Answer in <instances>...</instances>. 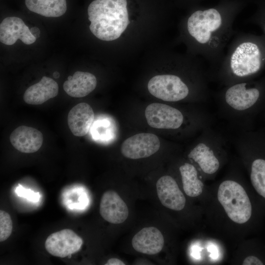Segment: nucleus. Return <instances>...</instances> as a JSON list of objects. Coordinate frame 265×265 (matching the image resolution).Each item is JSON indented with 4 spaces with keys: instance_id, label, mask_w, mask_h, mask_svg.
<instances>
[{
    "instance_id": "2",
    "label": "nucleus",
    "mask_w": 265,
    "mask_h": 265,
    "mask_svg": "<svg viewBox=\"0 0 265 265\" xmlns=\"http://www.w3.org/2000/svg\"><path fill=\"white\" fill-rule=\"evenodd\" d=\"M227 50L218 66L219 76L231 85L257 73L264 62L260 44L251 36L236 33L228 44Z\"/></svg>"
},
{
    "instance_id": "14",
    "label": "nucleus",
    "mask_w": 265,
    "mask_h": 265,
    "mask_svg": "<svg viewBox=\"0 0 265 265\" xmlns=\"http://www.w3.org/2000/svg\"><path fill=\"white\" fill-rule=\"evenodd\" d=\"M164 243L162 234L154 227L142 229L132 240V246L136 251L147 255H155L160 252Z\"/></svg>"
},
{
    "instance_id": "7",
    "label": "nucleus",
    "mask_w": 265,
    "mask_h": 265,
    "mask_svg": "<svg viewBox=\"0 0 265 265\" xmlns=\"http://www.w3.org/2000/svg\"><path fill=\"white\" fill-rule=\"evenodd\" d=\"M160 147L158 137L151 133H140L123 141L121 147L122 155L126 158L136 159L149 157Z\"/></svg>"
},
{
    "instance_id": "18",
    "label": "nucleus",
    "mask_w": 265,
    "mask_h": 265,
    "mask_svg": "<svg viewBox=\"0 0 265 265\" xmlns=\"http://www.w3.org/2000/svg\"><path fill=\"white\" fill-rule=\"evenodd\" d=\"M188 158L197 162L205 173L212 174L219 167V162L213 152L205 143L197 144L188 154Z\"/></svg>"
},
{
    "instance_id": "9",
    "label": "nucleus",
    "mask_w": 265,
    "mask_h": 265,
    "mask_svg": "<svg viewBox=\"0 0 265 265\" xmlns=\"http://www.w3.org/2000/svg\"><path fill=\"white\" fill-rule=\"evenodd\" d=\"M243 81L230 85L224 92L226 103L233 109L242 111L253 106L258 100L260 93L256 87H251Z\"/></svg>"
},
{
    "instance_id": "25",
    "label": "nucleus",
    "mask_w": 265,
    "mask_h": 265,
    "mask_svg": "<svg viewBox=\"0 0 265 265\" xmlns=\"http://www.w3.org/2000/svg\"><path fill=\"white\" fill-rule=\"evenodd\" d=\"M263 262L257 257L249 256L245 258L243 261V265H263Z\"/></svg>"
},
{
    "instance_id": "20",
    "label": "nucleus",
    "mask_w": 265,
    "mask_h": 265,
    "mask_svg": "<svg viewBox=\"0 0 265 265\" xmlns=\"http://www.w3.org/2000/svg\"><path fill=\"white\" fill-rule=\"evenodd\" d=\"M179 170L185 193L190 197L200 195L202 193L204 185L198 178L195 167L191 164L185 163L180 167Z\"/></svg>"
},
{
    "instance_id": "15",
    "label": "nucleus",
    "mask_w": 265,
    "mask_h": 265,
    "mask_svg": "<svg viewBox=\"0 0 265 265\" xmlns=\"http://www.w3.org/2000/svg\"><path fill=\"white\" fill-rule=\"evenodd\" d=\"M94 118L91 106L86 103H81L75 106L69 112L68 125L74 135L82 136L88 132Z\"/></svg>"
},
{
    "instance_id": "19",
    "label": "nucleus",
    "mask_w": 265,
    "mask_h": 265,
    "mask_svg": "<svg viewBox=\"0 0 265 265\" xmlns=\"http://www.w3.org/2000/svg\"><path fill=\"white\" fill-rule=\"evenodd\" d=\"M27 8L31 11L46 17H58L67 10L66 0H25Z\"/></svg>"
},
{
    "instance_id": "8",
    "label": "nucleus",
    "mask_w": 265,
    "mask_h": 265,
    "mask_svg": "<svg viewBox=\"0 0 265 265\" xmlns=\"http://www.w3.org/2000/svg\"><path fill=\"white\" fill-rule=\"evenodd\" d=\"M82 244V239L74 231L65 229L49 235L45 246L52 255L65 258L79 251Z\"/></svg>"
},
{
    "instance_id": "27",
    "label": "nucleus",
    "mask_w": 265,
    "mask_h": 265,
    "mask_svg": "<svg viewBox=\"0 0 265 265\" xmlns=\"http://www.w3.org/2000/svg\"><path fill=\"white\" fill-rule=\"evenodd\" d=\"M30 32L32 33V34L37 39L40 36V30L39 29L36 27L34 26L31 27L30 29Z\"/></svg>"
},
{
    "instance_id": "24",
    "label": "nucleus",
    "mask_w": 265,
    "mask_h": 265,
    "mask_svg": "<svg viewBox=\"0 0 265 265\" xmlns=\"http://www.w3.org/2000/svg\"><path fill=\"white\" fill-rule=\"evenodd\" d=\"M16 191L18 195L25 197L32 202H37L40 198L39 193L34 192L30 189H25L20 186L17 187Z\"/></svg>"
},
{
    "instance_id": "16",
    "label": "nucleus",
    "mask_w": 265,
    "mask_h": 265,
    "mask_svg": "<svg viewBox=\"0 0 265 265\" xmlns=\"http://www.w3.org/2000/svg\"><path fill=\"white\" fill-rule=\"evenodd\" d=\"M58 85L52 78L44 76L37 83L29 86L25 91L23 99L30 105H41L57 96Z\"/></svg>"
},
{
    "instance_id": "23",
    "label": "nucleus",
    "mask_w": 265,
    "mask_h": 265,
    "mask_svg": "<svg viewBox=\"0 0 265 265\" xmlns=\"http://www.w3.org/2000/svg\"><path fill=\"white\" fill-rule=\"evenodd\" d=\"M13 223L10 215L4 211H0V241L7 239L11 234Z\"/></svg>"
},
{
    "instance_id": "12",
    "label": "nucleus",
    "mask_w": 265,
    "mask_h": 265,
    "mask_svg": "<svg viewBox=\"0 0 265 265\" xmlns=\"http://www.w3.org/2000/svg\"><path fill=\"white\" fill-rule=\"evenodd\" d=\"M156 188L159 199L164 207L177 211L184 208L186 198L172 177H161L156 183Z\"/></svg>"
},
{
    "instance_id": "21",
    "label": "nucleus",
    "mask_w": 265,
    "mask_h": 265,
    "mask_svg": "<svg viewBox=\"0 0 265 265\" xmlns=\"http://www.w3.org/2000/svg\"><path fill=\"white\" fill-rule=\"evenodd\" d=\"M250 180L258 193L265 198V160L259 159L253 161Z\"/></svg>"
},
{
    "instance_id": "10",
    "label": "nucleus",
    "mask_w": 265,
    "mask_h": 265,
    "mask_svg": "<svg viewBox=\"0 0 265 265\" xmlns=\"http://www.w3.org/2000/svg\"><path fill=\"white\" fill-rule=\"evenodd\" d=\"M18 39L26 45H30L35 42L36 38L21 18L16 17L4 18L0 24V42L6 45H12Z\"/></svg>"
},
{
    "instance_id": "5",
    "label": "nucleus",
    "mask_w": 265,
    "mask_h": 265,
    "mask_svg": "<svg viewBox=\"0 0 265 265\" xmlns=\"http://www.w3.org/2000/svg\"><path fill=\"white\" fill-rule=\"evenodd\" d=\"M148 89L153 96L168 102L183 100L189 93L187 85L179 76L174 74L154 76L148 82Z\"/></svg>"
},
{
    "instance_id": "13",
    "label": "nucleus",
    "mask_w": 265,
    "mask_h": 265,
    "mask_svg": "<svg viewBox=\"0 0 265 265\" xmlns=\"http://www.w3.org/2000/svg\"><path fill=\"white\" fill-rule=\"evenodd\" d=\"M10 141L17 150L24 153L37 152L42 146L43 136L37 129L26 126H21L11 133Z\"/></svg>"
},
{
    "instance_id": "17",
    "label": "nucleus",
    "mask_w": 265,
    "mask_h": 265,
    "mask_svg": "<svg viewBox=\"0 0 265 265\" xmlns=\"http://www.w3.org/2000/svg\"><path fill=\"white\" fill-rule=\"evenodd\" d=\"M97 85L95 76L88 72H76L69 76L63 85V89L71 97L81 98L93 91Z\"/></svg>"
},
{
    "instance_id": "28",
    "label": "nucleus",
    "mask_w": 265,
    "mask_h": 265,
    "mask_svg": "<svg viewBox=\"0 0 265 265\" xmlns=\"http://www.w3.org/2000/svg\"><path fill=\"white\" fill-rule=\"evenodd\" d=\"M53 75L55 78H58L59 76V74L57 72H54Z\"/></svg>"
},
{
    "instance_id": "29",
    "label": "nucleus",
    "mask_w": 265,
    "mask_h": 265,
    "mask_svg": "<svg viewBox=\"0 0 265 265\" xmlns=\"http://www.w3.org/2000/svg\"><path fill=\"white\" fill-rule=\"evenodd\" d=\"M264 30L265 32V25L264 26Z\"/></svg>"
},
{
    "instance_id": "3",
    "label": "nucleus",
    "mask_w": 265,
    "mask_h": 265,
    "mask_svg": "<svg viewBox=\"0 0 265 265\" xmlns=\"http://www.w3.org/2000/svg\"><path fill=\"white\" fill-rule=\"evenodd\" d=\"M127 0H94L87 9L89 28L97 38L118 39L130 23Z\"/></svg>"
},
{
    "instance_id": "6",
    "label": "nucleus",
    "mask_w": 265,
    "mask_h": 265,
    "mask_svg": "<svg viewBox=\"0 0 265 265\" xmlns=\"http://www.w3.org/2000/svg\"><path fill=\"white\" fill-rule=\"evenodd\" d=\"M145 115L148 124L156 129H176L183 124L184 116L180 111L169 105L152 103L146 108Z\"/></svg>"
},
{
    "instance_id": "1",
    "label": "nucleus",
    "mask_w": 265,
    "mask_h": 265,
    "mask_svg": "<svg viewBox=\"0 0 265 265\" xmlns=\"http://www.w3.org/2000/svg\"><path fill=\"white\" fill-rule=\"evenodd\" d=\"M237 12L217 8L198 9L186 21V30L195 53L212 67L219 66L233 35Z\"/></svg>"
},
{
    "instance_id": "22",
    "label": "nucleus",
    "mask_w": 265,
    "mask_h": 265,
    "mask_svg": "<svg viewBox=\"0 0 265 265\" xmlns=\"http://www.w3.org/2000/svg\"><path fill=\"white\" fill-rule=\"evenodd\" d=\"M92 126V134L97 139H107L112 134V126L107 120H98Z\"/></svg>"
},
{
    "instance_id": "26",
    "label": "nucleus",
    "mask_w": 265,
    "mask_h": 265,
    "mask_svg": "<svg viewBox=\"0 0 265 265\" xmlns=\"http://www.w3.org/2000/svg\"><path fill=\"white\" fill-rule=\"evenodd\" d=\"M125 263L117 258H111L105 264V265H125Z\"/></svg>"
},
{
    "instance_id": "11",
    "label": "nucleus",
    "mask_w": 265,
    "mask_h": 265,
    "mask_svg": "<svg viewBox=\"0 0 265 265\" xmlns=\"http://www.w3.org/2000/svg\"><path fill=\"white\" fill-rule=\"evenodd\" d=\"M100 213L106 221L112 224H120L128 218L129 209L117 192L108 190L102 195L100 204Z\"/></svg>"
},
{
    "instance_id": "4",
    "label": "nucleus",
    "mask_w": 265,
    "mask_h": 265,
    "mask_svg": "<svg viewBox=\"0 0 265 265\" xmlns=\"http://www.w3.org/2000/svg\"><path fill=\"white\" fill-rule=\"evenodd\" d=\"M217 198L229 218L233 222L243 224L251 217L252 206L243 187L238 183L226 180L222 182Z\"/></svg>"
}]
</instances>
